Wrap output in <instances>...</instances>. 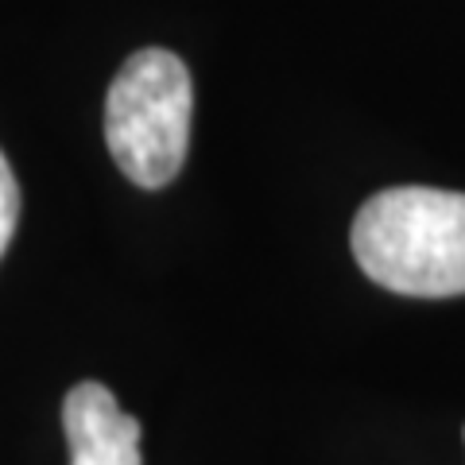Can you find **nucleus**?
I'll return each instance as SVG.
<instances>
[{
	"label": "nucleus",
	"instance_id": "f257e3e1",
	"mask_svg": "<svg viewBox=\"0 0 465 465\" xmlns=\"http://www.w3.org/2000/svg\"><path fill=\"white\" fill-rule=\"evenodd\" d=\"M353 260L372 283L411 299L465 295V194L391 186L353 217Z\"/></svg>",
	"mask_w": 465,
	"mask_h": 465
},
{
	"label": "nucleus",
	"instance_id": "f03ea898",
	"mask_svg": "<svg viewBox=\"0 0 465 465\" xmlns=\"http://www.w3.org/2000/svg\"><path fill=\"white\" fill-rule=\"evenodd\" d=\"M194 85L171 51H136L105 94V143L128 183L143 191L174 183L191 148Z\"/></svg>",
	"mask_w": 465,
	"mask_h": 465
},
{
	"label": "nucleus",
	"instance_id": "7ed1b4c3",
	"mask_svg": "<svg viewBox=\"0 0 465 465\" xmlns=\"http://www.w3.org/2000/svg\"><path fill=\"white\" fill-rule=\"evenodd\" d=\"M63 434L70 465H143L140 423L97 381H82L66 391Z\"/></svg>",
	"mask_w": 465,
	"mask_h": 465
},
{
	"label": "nucleus",
	"instance_id": "20e7f679",
	"mask_svg": "<svg viewBox=\"0 0 465 465\" xmlns=\"http://www.w3.org/2000/svg\"><path fill=\"white\" fill-rule=\"evenodd\" d=\"M16 225H20V183L12 174L5 152H0V256L8 252L12 237H16Z\"/></svg>",
	"mask_w": 465,
	"mask_h": 465
}]
</instances>
